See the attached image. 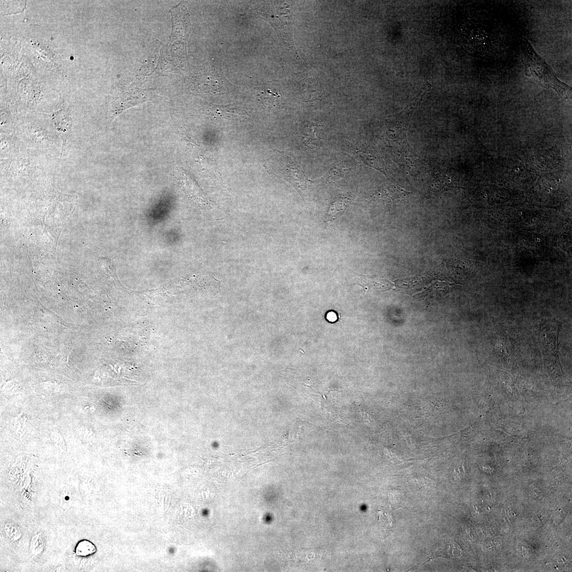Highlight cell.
Returning a JSON list of instances; mask_svg holds the SVG:
<instances>
[{
  "mask_svg": "<svg viewBox=\"0 0 572 572\" xmlns=\"http://www.w3.org/2000/svg\"><path fill=\"white\" fill-rule=\"evenodd\" d=\"M521 50L525 74L528 77L543 87L554 89L562 97L567 98L571 94V87L558 79L551 67L525 38L521 41Z\"/></svg>",
  "mask_w": 572,
  "mask_h": 572,
  "instance_id": "cell-1",
  "label": "cell"
},
{
  "mask_svg": "<svg viewBox=\"0 0 572 572\" xmlns=\"http://www.w3.org/2000/svg\"><path fill=\"white\" fill-rule=\"evenodd\" d=\"M281 157L283 164L282 166L283 170L281 171L284 178L293 185L302 197L307 195V185L305 180L303 172L297 162L293 159L287 156L282 155Z\"/></svg>",
  "mask_w": 572,
  "mask_h": 572,
  "instance_id": "cell-2",
  "label": "cell"
},
{
  "mask_svg": "<svg viewBox=\"0 0 572 572\" xmlns=\"http://www.w3.org/2000/svg\"><path fill=\"white\" fill-rule=\"evenodd\" d=\"M302 134L305 145L310 148L316 149L322 144L324 132L321 126L309 121L305 124Z\"/></svg>",
  "mask_w": 572,
  "mask_h": 572,
  "instance_id": "cell-3",
  "label": "cell"
},
{
  "mask_svg": "<svg viewBox=\"0 0 572 572\" xmlns=\"http://www.w3.org/2000/svg\"><path fill=\"white\" fill-rule=\"evenodd\" d=\"M354 148L362 160L368 166L386 173V165L385 161L376 152L362 144H355Z\"/></svg>",
  "mask_w": 572,
  "mask_h": 572,
  "instance_id": "cell-4",
  "label": "cell"
},
{
  "mask_svg": "<svg viewBox=\"0 0 572 572\" xmlns=\"http://www.w3.org/2000/svg\"><path fill=\"white\" fill-rule=\"evenodd\" d=\"M148 95L144 92H134L126 94L116 98L113 103V112L114 116L118 115L125 109L142 104L147 100Z\"/></svg>",
  "mask_w": 572,
  "mask_h": 572,
  "instance_id": "cell-5",
  "label": "cell"
},
{
  "mask_svg": "<svg viewBox=\"0 0 572 572\" xmlns=\"http://www.w3.org/2000/svg\"><path fill=\"white\" fill-rule=\"evenodd\" d=\"M353 273L355 283L362 286L365 291L371 289L387 290L394 287L393 284L383 277L368 276Z\"/></svg>",
  "mask_w": 572,
  "mask_h": 572,
  "instance_id": "cell-6",
  "label": "cell"
},
{
  "mask_svg": "<svg viewBox=\"0 0 572 572\" xmlns=\"http://www.w3.org/2000/svg\"><path fill=\"white\" fill-rule=\"evenodd\" d=\"M349 203V199L347 198L335 200L329 207L325 222H333L340 217L347 209Z\"/></svg>",
  "mask_w": 572,
  "mask_h": 572,
  "instance_id": "cell-7",
  "label": "cell"
},
{
  "mask_svg": "<svg viewBox=\"0 0 572 572\" xmlns=\"http://www.w3.org/2000/svg\"><path fill=\"white\" fill-rule=\"evenodd\" d=\"M409 194V192H406L402 189L398 188L395 186H390L381 190L379 196L385 199L396 200L405 198Z\"/></svg>",
  "mask_w": 572,
  "mask_h": 572,
  "instance_id": "cell-8",
  "label": "cell"
},
{
  "mask_svg": "<svg viewBox=\"0 0 572 572\" xmlns=\"http://www.w3.org/2000/svg\"><path fill=\"white\" fill-rule=\"evenodd\" d=\"M45 545V540L43 534L38 532L33 537L31 542V554L33 557L40 555L44 551Z\"/></svg>",
  "mask_w": 572,
  "mask_h": 572,
  "instance_id": "cell-9",
  "label": "cell"
},
{
  "mask_svg": "<svg viewBox=\"0 0 572 572\" xmlns=\"http://www.w3.org/2000/svg\"><path fill=\"white\" fill-rule=\"evenodd\" d=\"M4 530L7 537L12 541L19 540L22 535L20 527L16 523L8 522L4 527Z\"/></svg>",
  "mask_w": 572,
  "mask_h": 572,
  "instance_id": "cell-10",
  "label": "cell"
},
{
  "mask_svg": "<svg viewBox=\"0 0 572 572\" xmlns=\"http://www.w3.org/2000/svg\"><path fill=\"white\" fill-rule=\"evenodd\" d=\"M96 551L95 546L87 540L80 541L76 548V554L80 556H86L94 554Z\"/></svg>",
  "mask_w": 572,
  "mask_h": 572,
  "instance_id": "cell-11",
  "label": "cell"
},
{
  "mask_svg": "<svg viewBox=\"0 0 572 572\" xmlns=\"http://www.w3.org/2000/svg\"><path fill=\"white\" fill-rule=\"evenodd\" d=\"M349 172L350 171L346 164L340 162L336 164L334 169L330 171L329 178L330 179H340V178L344 177L345 174Z\"/></svg>",
  "mask_w": 572,
  "mask_h": 572,
  "instance_id": "cell-12",
  "label": "cell"
},
{
  "mask_svg": "<svg viewBox=\"0 0 572 572\" xmlns=\"http://www.w3.org/2000/svg\"><path fill=\"white\" fill-rule=\"evenodd\" d=\"M326 319L330 322H335L338 320V316L334 311H330L326 315Z\"/></svg>",
  "mask_w": 572,
  "mask_h": 572,
  "instance_id": "cell-13",
  "label": "cell"
},
{
  "mask_svg": "<svg viewBox=\"0 0 572 572\" xmlns=\"http://www.w3.org/2000/svg\"><path fill=\"white\" fill-rule=\"evenodd\" d=\"M174 552H175V550L173 548V547H171V548H169V554L173 555V554L174 553Z\"/></svg>",
  "mask_w": 572,
  "mask_h": 572,
  "instance_id": "cell-14",
  "label": "cell"
}]
</instances>
